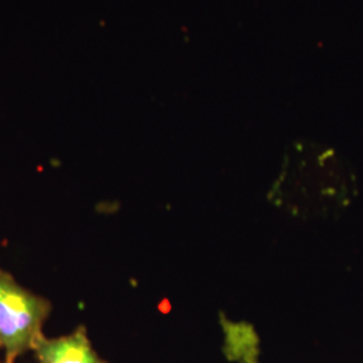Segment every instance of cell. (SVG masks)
<instances>
[{
	"label": "cell",
	"instance_id": "obj_1",
	"mask_svg": "<svg viewBox=\"0 0 363 363\" xmlns=\"http://www.w3.org/2000/svg\"><path fill=\"white\" fill-rule=\"evenodd\" d=\"M52 311L48 298L18 284L13 276L0 269V350L4 351V363L27 351L43 335L42 328Z\"/></svg>",
	"mask_w": 363,
	"mask_h": 363
},
{
	"label": "cell",
	"instance_id": "obj_2",
	"mask_svg": "<svg viewBox=\"0 0 363 363\" xmlns=\"http://www.w3.org/2000/svg\"><path fill=\"white\" fill-rule=\"evenodd\" d=\"M38 363H108L91 346L85 325L58 337H39L34 345Z\"/></svg>",
	"mask_w": 363,
	"mask_h": 363
},
{
	"label": "cell",
	"instance_id": "obj_3",
	"mask_svg": "<svg viewBox=\"0 0 363 363\" xmlns=\"http://www.w3.org/2000/svg\"><path fill=\"white\" fill-rule=\"evenodd\" d=\"M226 354L230 359L244 363L257 362V337L250 334L247 327H235L226 331Z\"/></svg>",
	"mask_w": 363,
	"mask_h": 363
},
{
	"label": "cell",
	"instance_id": "obj_4",
	"mask_svg": "<svg viewBox=\"0 0 363 363\" xmlns=\"http://www.w3.org/2000/svg\"><path fill=\"white\" fill-rule=\"evenodd\" d=\"M0 363H4V362H1V361H0Z\"/></svg>",
	"mask_w": 363,
	"mask_h": 363
}]
</instances>
